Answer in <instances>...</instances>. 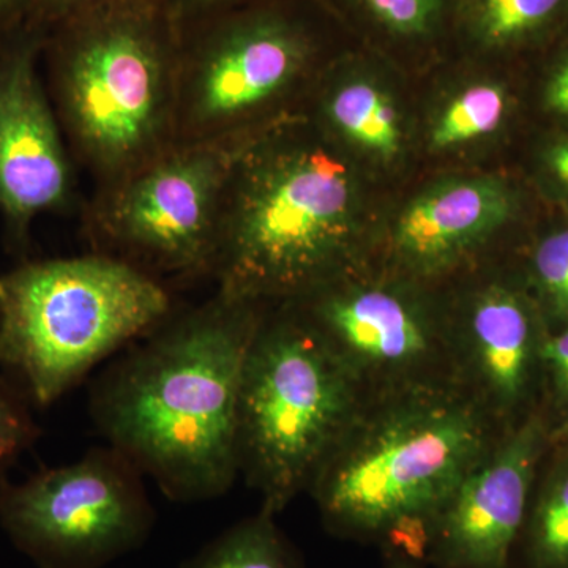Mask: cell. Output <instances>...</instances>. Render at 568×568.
I'll list each match as a JSON object with an SVG mask.
<instances>
[{
  "label": "cell",
  "instance_id": "cell-1",
  "mask_svg": "<svg viewBox=\"0 0 568 568\" xmlns=\"http://www.w3.org/2000/svg\"><path fill=\"white\" fill-rule=\"evenodd\" d=\"M267 306L216 291L174 312L92 388V418L108 446L174 503L216 499L239 477L242 369Z\"/></svg>",
  "mask_w": 568,
  "mask_h": 568
},
{
  "label": "cell",
  "instance_id": "cell-2",
  "mask_svg": "<svg viewBox=\"0 0 568 568\" xmlns=\"http://www.w3.org/2000/svg\"><path fill=\"white\" fill-rule=\"evenodd\" d=\"M504 432L459 384L375 396L308 493L332 536L425 564L436 515Z\"/></svg>",
  "mask_w": 568,
  "mask_h": 568
},
{
  "label": "cell",
  "instance_id": "cell-3",
  "mask_svg": "<svg viewBox=\"0 0 568 568\" xmlns=\"http://www.w3.org/2000/svg\"><path fill=\"white\" fill-rule=\"evenodd\" d=\"M181 37L162 0H121L41 40V70L71 159L97 189L174 145Z\"/></svg>",
  "mask_w": 568,
  "mask_h": 568
},
{
  "label": "cell",
  "instance_id": "cell-4",
  "mask_svg": "<svg viewBox=\"0 0 568 568\" xmlns=\"http://www.w3.org/2000/svg\"><path fill=\"white\" fill-rule=\"evenodd\" d=\"M353 178L301 133L265 132L231 178L212 278L253 304L297 301L357 265Z\"/></svg>",
  "mask_w": 568,
  "mask_h": 568
},
{
  "label": "cell",
  "instance_id": "cell-5",
  "mask_svg": "<svg viewBox=\"0 0 568 568\" xmlns=\"http://www.w3.org/2000/svg\"><path fill=\"white\" fill-rule=\"evenodd\" d=\"M174 312L166 284L108 254L22 263L0 275V368L44 409Z\"/></svg>",
  "mask_w": 568,
  "mask_h": 568
},
{
  "label": "cell",
  "instance_id": "cell-6",
  "mask_svg": "<svg viewBox=\"0 0 568 568\" xmlns=\"http://www.w3.org/2000/svg\"><path fill=\"white\" fill-rule=\"evenodd\" d=\"M366 396L291 302L265 308L242 369L239 474L278 515L308 493Z\"/></svg>",
  "mask_w": 568,
  "mask_h": 568
},
{
  "label": "cell",
  "instance_id": "cell-7",
  "mask_svg": "<svg viewBox=\"0 0 568 568\" xmlns=\"http://www.w3.org/2000/svg\"><path fill=\"white\" fill-rule=\"evenodd\" d=\"M261 134L174 144L97 189L85 212L92 252L163 284L212 278L235 164Z\"/></svg>",
  "mask_w": 568,
  "mask_h": 568
},
{
  "label": "cell",
  "instance_id": "cell-8",
  "mask_svg": "<svg viewBox=\"0 0 568 568\" xmlns=\"http://www.w3.org/2000/svg\"><path fill=\"white\" fill-rule=\"evenodd\" d=\"M313 55L304 22L257 0L183 32L174 144L268 132L254 119L293 91Z\"/></svg>",
  "mask_w": 568,
  "mask_h": 568
},
{
  "label": "cell",
  "instance_id": "cell-9",
  "mask_svg": "<svg viewBox=\"0 0 568 568\" xmlns=\"http://www.w3.org/2000/svg\"><path fill=\"white\" fill-rule=\"evenodd\" d=\"M155 519L144 474L111 446L0 481V528L39 568L106 567L140 549Z\"/></svg>",
  "mask_w": 568,
  "mask_h": 568
},
{
  "label": "cell",
  "instance_id": "cell-10",
  "mask_svg": "<svg viewBox=\"0 0 568 568\" xmlns=\"http://www.w3.org/2000/svg\"><path fill=\"white\" fill-rule=\"evenodd\" d=\"M396 283H353L351 271L291 302L366 399L459 384L450 317L439 320Z\"/></svg>",
  "mask_w": 568,
  "mask_h": 568
},
{
  "label": "cell",
  "instance_id": "cell-11",
  "mask_svg": "<svg viewBox=\"0 0 568 568\" xmlns=\"http://www.w3.org/2000/svg\"><path fill=\"white\" fill-rule=\"evenodd\" d=\"M549 450L551 424L541 407L506 429L436 515L425 566L511 568Z\"/></svg>",
  "mask_w": 568,
  "mask_h": 568
},
{
  "label": "cell",
  "instance_id": "cell-12",
  "mask_svg": "<svg viewBox=\"0 0 568 568\" xmlns=\"http://www.w3.org/2000/svg\"><path fill=\"white\" fill-rule=\"evenodd\" d=\"M41 71L40 37L0 44V213L18 248L31 224L73 193L69 145Z\"/></svg>",
  "mask_w": 568,
  "mask_h": 568
},
{
  "label": "cell",
  "instance_id": "cell-13",
  "mask_svg": "<svg viewBox=\"0 0 568 568\" xmlns=\"http://www.w3.org/2000/svg\"><path fill=\"white\" fill-rule=\"evenodd\" d=\"M450 328L459 386L497 424L508 429L540 409L547 331L528 295L503 282L478 286Z\"/></svg>",
  "mask_w": 568,
  "mask_h": 568
},
{
  "label": "cell",
  "instance_id": "cell-14",
  "mask_svg": "<svg viewBox=\"0 0 568 568\" xmlns=\"http://www.w3.org/2000/svg\"><path fill=\"white\" fill-rule=\"evenodd\" d=\"M514 200L495 179L443 183L418 196L392 233L396 268L414 282L455 271L510 219Z\"/></svg>",
  "mask_w": 568,
  "mask_h": 568
},
{
  "label": "cell",
  "instance_id": "cell-15",
  "mask_svg": "<svg viewBox=\"0 0 568 568\" xmlns=\"http://www.w3.org/2000/svg\"><path fill=\"white\" fill-rule=\"evenodd\" d=\"M552 459L538 474L519 538L523 568H568V448L551 447Z\"/></svg>",
  "mask_w": 568,
  "mask_h": 568
},
{
  "label": "cell",
  "instance_id": "cell-16",
  "mask_svg": "<svg viewBox=\"0 0 568 568\" xmlns=\"http://www.w3.org/2000/svg\"><path fill=\"white\" fill-rule=\"evenodd\" d=\"M182 568L305 567L290 538L276 526L275 515L260 510L213 538Z\"/></svg>",
  "mask_w": 568,
  "mask_h": 568
},
{
  "label": "cell",
  "instance_id": "cell-17",
  "mask_svg": "<svg viewBox=\"0 0 568 568\" xmlns=\"http://www.w3.org/2000/svg\"><path fill=\"white\" fill-rule=\"evenodd\" d=\"M328 122L351 141L392 159L399 151L398 112L390 99L368 81L346 82L325 102Z\"/></svg>",
  "mask_w": 568,
  "mask_h": 568
},
{
  "label": "cell",
  "instance_id": "cell-18",
  "mask_svg": "<svg viewBox=\"0 0 568 568\" xmlns=\"http://www.w3.org/2000/svg\"><path fill=\"white\" fill-rule=\"evenodd\" d=\"M506 92L496 84H477L459 93L437 121L433 144L454 148L496 132L506 118Z\"/></svg>",
  "mask_w": 568,
  "mask_h": 568
},
{
  "label": "cell",
  "instance_id": "cell-19",
  "mask_svg": "<svg viewBox=\"0 0 568 568\" xmlns=\"http://www.w3.org/2000/svg\"><path fill=\"white\" fill-rule=\"evenodd\" d=\"M537 312L547 334L568 325V227L538 242L529 261Z\"/></svg>",
  "mask_w": 568,
  "mask_h": 568
},
{
  "label": "cell",
  "instance_id": "cell-20",
  "mask_svg": "<svg viewBox=\"0 0 568 568\" xmlns=\"http://www.w3.org/2000/svg\"><path fill=\"white\" fill-rule=\"evenodd\" d=\"M564 0H474L478 36L489 44L521 39L555 17Z\"/></svg>",
  "mask_w": 568,
  "mask_h": 568
},
{
  "label": "cell",
  "instance_id": "cell-21",
  "mask_svg": "<svg viewBox=\"0 0 568 568\" xmlns=\"http://www.w3.org/2000/svg\"><path fill=\"white\" fill-rule=\"evenodd\" d=\"M31 406L9 379H0V481L39 437Z\"/></svg>",
  "mask_w": 568,
  "mask_h": 568
},
{
  "label": "cell",
  "instance_id": "cell-22",
  "mask_svg": "<svg viewBox=\"0 0 568 568\" xmlns=\"http://www.w3.org/2000/svg\"><path fill=\"white\" fill-rule=\"evenodd\" d=\"M541 403L551 435L568 418V325L545 334L540 347Z\"/></svg>",
  "mask_w": 568,
  "mask_h": 568
},
{
  "label": "cell",
  "instance_id": "cell-23",
  "mask_svg": "<svg viewBox=\"0 0 568 568\" xmlns=\"http://www.w3.org/2000/svg\"><path fill=\"white\" fill-rule=\"evenodd\" d=\"M368 9L392 31L420 33L435 18L437 0H365Z\"/></svg>",
  "mask_w": 568,
  "mask_h": 568
},
{
  "label": "cell",
  "instance_id": "cell-24",
  "mask_svg": "<svg viewBox=\"0 0 568 568\" xmlns=\"http://www.w3.org/2000/svg\"><path fill=\"white\" fill-rule=\"evenodd\" d=\"M115 2L121 0H32L28 32L43 40L48 32L61 26L62 22Z\"/></svg>",
  "mask_w": 568,
  "mask_h": 568
},
{
  "label": "cell",
  "instance_id": "cell-25",
  "mask_svg": "<svg viewBox=\"0 0 568 568\" xmlns=\"http://www.w3.org/2000/svg\"><path fill=\"white\" fill-rule=\"evenodd\" d=\"M253 0H162L179 37L194 26Z\"/></svg>",
  "mask_w": 568,
  "mask_h": 568
},
{
  "label": "cell",
  "instance_id": "cell-26",
  "mask_svg": "<svg viewBox=\"0 0 568 568\" xmlns=\"http://www.w3.org/2000/svg\"><path fill=\"white\" fill-rule=\"evenodd\" d=\"M32 0H0V44L28 32Z\"/></svg>",
  "mask_w": 568,
  "mask_h": 568
},
{
  "label": "cell",
  "instance_id": "cell-27",
  "mask_svg": "<svg viewBox=\"0 0 568 568\" xmlns=\"http://www.w3.org/2000/svg\"><path fill=\"white\" fill-rule=\"evenodd\" d=\"M547 100L552 111L568 115V61L549 82Z\"/></svg>",
  "mask_w": 568,
  "mask_h": 568
},
{
  "label": "cell",
  "instance_id": "cell-28",
  "mask_svg": "<svg viewBox=\"0 0 568 568\" xmlns=\"http://www.w3.org/2000/svg\"><path fill=\"white\" fill-rule=\"evenodd\" d=\"M548 166L552 175L568 186V140L560 141L549 151Z\"/></svg>",
  "mask_w": 568,
  "mask_h": 568
},
{
  "label": "cell",
  "instance_id": "cell-29",
  "mask_svg": "<svg viewBox=\"0 0 568 568\" xmlns=\"http://www.w3.org/2000/svg\"><path fill=\"white\" fill-rule=\"evenodd\" d=\"M551 447L568 448V418L551 435Z\"/></svg>",
  "mask_w": 568,
  "mask_h": 568
},
{
  "label": "cell",
  "instance_id": "cell-30",
  "mask_svg": "<svg viewBox=\"0 0 568 568\" xmlns=\"http://www.w3.org/2000/svg\"><path fill=\"white\" fill-rule=\"evenodd\" d=\"M386 568H428L425 564L417 562V560L398 558V556H387Z\"/></svg>",
  "mask_w": 568,
  "mask_h": 568
}]
</instances>
